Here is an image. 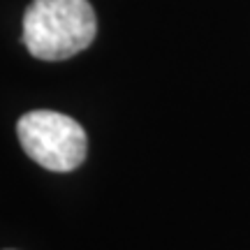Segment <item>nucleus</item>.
<instances>
[{
    "label": "nucleus",
    "mask_w": 250,
    "mask_h": 250,
    "mask_svg": "<svg viewBox=\"0 0 250 250\" xmlns=\"http://www.w3.org/2000/svg\"><path fill=\"white\" fill-rule=\"evenodd\" d=\"M95 35L98 19L88 0H33L23 17V44L40 61H67Z\"/></svg>",
    "instance_id": "f257e3e1"
},
{
    "label": "nucleus",
    "mask_w": 250,
    "mask_h": 250,
    "mask_svg": "<svg viewBox=\"0 0 250 250\" xmlns=\"http://www.w3.org/2000/svg\"><path fill=\"white\" fill-rule=\"evenodd\" d=\"M17 134L28 158L49 171H72L86 158L83 127L58 111H28L19 118Z\"/></svg>",
    "instance_id": "f03ea898"
}]
</instances>
